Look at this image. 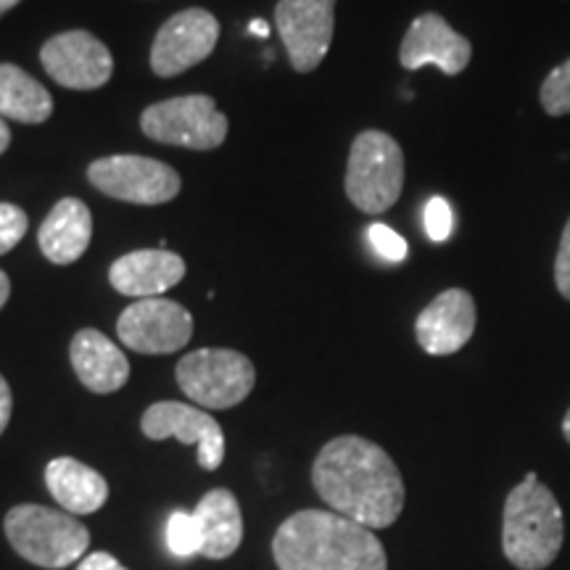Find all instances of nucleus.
<instances>
[{
  "label": "nucleus",
  "instance_id": "nucleus-1",
  "mask_svg": "<svg viewBox=\"0 0 570 570\" xmlns=\"http://www.w3.org/2000/svg\"><path fill=\"white\" fill-rule=\"evenodd\" d=\"M312 483L333 512L365 529H389L404 510V481L383 446L362 436H338L320 449Z\"/></svg>",
  "mask_w": 570,
  "mask_h": 570
},
{
  "label": "nucleus",
  "instance_id": "nucleus-2",
  "mask_svg": "<svg viewBox=\"0 0 570 570\" xmlns=\"http://www.w3.org/2000/svg\"><path fill=\"white\" fill-rule=\"evenodd\" d=\"M281 570H389L381 539L333 510H302L273 539Z\"/></svg>",
  "mask_w": 570,
  "mask_h": 570
},
{
  "label": "nucleus",
  "instance_id": "nucleus-3",
  "mask_svg": "<svg viewBox=\"0 0 570 570\" xmlns=\"http://www.w3.org/2000/svg\"><path fill=\"white\" fill-rule=\"evenodd\" d=\"M566 541L560 502L537 473H529L504 499L502 552L518 570L550 568Z\"/></svg>",
  "mask_w": 570,
  "mask_h": 570
},
{
  "label": "nucleus",
  "instance_id": "nucleus-4",
  "mask_svg": "<svg viewBox=\"0 0 570 570\" xmlns=\"http://www.w3.org/2000/svg\"><path fill=\"white\" fill-rule=\"evenodd\" d=\"M6 537L17 554L48 570L75 566L90 544V531L80 520L42 504H17L9 510Z\"/></svg>",
  "mask_w": 570,
  "mask_h": 570
},
{
  "label": "nucleus",
  "instance_id": "nucleus-5",
  "mask_svg": "<svg viewBox=\"0 0 570 570\" xmlns=\"http://www.w3.org/2000/svg\"><path fill=\"white\" fill-rule=\"evenodd\" d=\"M404 188V154L389 132L365 130L352 142L346 164V196L365 214H383Z\"/></svg>",
  "mask_w": 570,
  "mask_h": 570
},
{
  "label": "nucleus",
  "instance_id": "nucleus-6",
  "mask_svg": "<svg viewBox=\"0 0 570 570\" xmlns=\"http://www.w3.org/2000/svg\"><path fill=\"white\" fill-rule=\"evenodd\" d=\"M256 370L233 348H198L177 362V386L202 410H230L254 391Z\"/></svg>",
  "mask_w": 570,
  "mask_h": 570
},
{
  "label": "nucleus",
  "instance_id": "nucleus-7",
  "mask_svg": "<svg viewBox=\"0 0 570 570\" xmlns=\"http://www.w3.org/2000/svg\"><path fill=\"white\" fill-rule=\"evenodd\" d=\"M140 130L164 146L212 151L225 142L230 122L212 96H180L148 106L140 117Z\"/></svg>",
  "mask_w": 570,
  "mask_h": 570
},
{
  "label": "nucleus",
  "instance_id": "nucleus-8",
  "mask_svg": "<svg viewBox=\"0 0 570 570\" xmlns=\"http://www.w3.org/2000/svg\"><path fill=\"white\" fill-rule=\"evenodd\" d=\"M88 180L104 196L140 206L173 202L183 188L180 175L169 164L132 154L96 159L88 167Z\"/></svg>",
  "mask_w": 570,
  "mask_h": 570
},
{
  "label": "nucleus",
  "instance_id": "nucleus-9",
  "mask_svg": "<svg viewBox=\"0 0 570 570\" xmlns=\"http://www.w3.org/2000/svg\"><path fill=\"white\" fill-rule=\"evenodd\" d=\"M119 341L138 354H175L194 336V317L169 298H138L117 320Z\"/></svg>",
  "mask_w": 570,
  "mask_h": 570
},
{
  "label": "nucleus",
  "instance_id": "nucleus-10",
  "mask_svg": "<svg viewBox=\"0 0 570 570\" xmlns=\"http://www.w3.org/2000/svg\"><path fill=\"white\" fill-rule=\"evenodd\" d=\"M336 0H281L275 9V27L281 35L291 67L315 71L331 51L336 27Z\"/></svg>",
  "mask_w": 570,
  "mask_h": 570
},
{
  "label": "nucleus",
  "instance_id": "nucleus-11",
  "mask_svg": "<svg viewBox=\"0 0 570 570\" xmlns=\"http://www.w3.org/2000/svg\"><path fill=\"white\" fill-rule=\"evenodd\" d=\"M219 21L206 9L175 13L156 32L151 48V69L156 77H177L206 61L217 48Z\"/></svg>",
  "mask_w": 570,
  "mask_h": 570
},
{
  "label": "nucleus",
  "instance_id": "nucleus-12",
  "mask_svg": "<svg viewBox=\"0 0 570 570\" xmlns=\"http://www.w3.org/2000/svg\"><path fill=\"white\" fill-rule=\"evenodd\" d=\"M40 63L48 77L69 90H98L114 75L109 48L85 30H69L46 40L40 48Z\"/></svg>",
  "mask_w": 570,
  "mask_h": 570
},
{
  "label": "nucleus",
  "instance_id": "nucleus-13",
  "mask_svg": "<svg viewBox=\"0 0 570 570\" xmlns=\"http://www.w3.org/2000/svg\"><path fill=\"white\" fill-rule=\"evenodd\" d=\"M142 433L151 441L177 439L180 444L198 446V465L217 470L225 462V433L217 420L202 407L183 402H159L142 412Z\"/></svg>",
  "mask_w": 570,
  "mask_h": 570
},
{
  "label": "nucleus",
  "instance_id": "nucleus-14",
  "mask_svg": "<svg viewBox=\"0 0 570 570\" xmlns=\"http://www.w3.org/2000/svg\"><path fill=\"white\" fill-rule=\"evenodd\" d=\"M473 46L465 35L449 27V21L439 13H423L410 24L399 48V63L404 69L415 71L428 63L439 67L446 77H458L468 69Z\"/></svg>",
  "mask_w": 570,
  "mask_h": 570
},
{
  "label": "nucleus",
  "instance_id": "nucleus-15",
  "mask_svg": "<svg viewBox=\"0 0 570 570\" xmlns=\"http://www.w3.org/2000/svg\"><path fill=\"white\" fill-rule=\"evenodd\" d=\"M475 323V298L462 288H449L420 312L415 323L417 344L431 356H449L473 338Z\"/></svg>",
  "mask_w": 570,
  "mask_h": 570
},
{
  "label": "nucleus",
  "instance_id": "nucleus-16",
  "mask_svg": "<svg viewBox=\"0 0 570 570\" xmlns=\"http://www.w3.org/2000/svg\"><path fill=\"white\" fill-rule=\"evenodd\" d=\"M185 262L180 254L167 248H142L119 256L109 269L114 291L132 298H156L183 283Z\"/></svg>",
  "mask_w": 570,
  "mask_h": 570
},
{
  "label": "nucleus",
  "instance_id": "nucleus-17",
  "mask_svg": "<svg viewBox=\"0 0 570 570\" xmlns=\"http://www.w3.org/2000/svg\"><path fill=\"white\" fill-rule=\"evenodd\" d=\"M69 360L82 386L90 389L92 394H114L130 377L127 356L119 352V346L109 336H104L101 331H92V327L77 331L69 346Z\"/></svg>",
  "mask_w": 570,
  "mask_h": 570
},
{
  "label": "nucleus",
  "instance_id": "nucleus-18",
  "mask_svg": "<svg viewBox=\"0 0 570 570\" xmlns=\"http://www.w3.org/2000/svg\"><path fill=\"white\" fill-rule=\"evenodd\" d=\"M92 238V214L80 198H61L46 223L40 225L38 244L48 262L67 267L88 252Z\"/></svg>",
  "mask_w": 570,
  "mask_h": 570
},
{
  "label": "nucleus",
  "instance_id": "nucleus-19",
  "mask_svg": "<svg viewBox=\"0 0 570 570\" xmlns=\"http://www.w3.org/2000/svg\"><path fill=\"white\" fill-rule=\"evenodd\" d=\"M48 491L69 515H92L109 499V483L98 470L75 458H56L46 468Z\"/></svg>",
  "mask_w": 570,
  "mask_h": 570
},
{
  "label": "nucleus",
  "instance_id": "nucleus-20",
  "mask_svg": "<svg viewBox=\"0 0 570 570\" xmlns=\"http://www.w3.org/2000/svg\"><path fill=\"white\" fill-rule=\"evenodd\" d=\"M194 518L202 531V554L209 560H227L238 552L244 541V518H240V504L233 491L212 489L196 504Z\"/></svg>",
  "mask_w": 570,
  "mask_h": 570
},
{
  "label": "nucleus",
  "instance_id": "nucleus-21",
  "mask_svg": "<svg viewBox=\"0 0 570 570\" xmlns=\"http://www.w3.org/2000/svg\"><path fill=\"white\" fill-rule=\"evenodd\" d=\"M51 114V92L17 63H0V117L21 125H42Z\"/></svg>",
  "mask_w": 570,
  "mask_h": 570
},
{
  "label": "nucleus",
  "instance_id": "nucleus-22",
  "mask_svg": "<svg viewBox=\"0 0 570 570\" xmlns=\"http://www.w3.org/2000/svg\"><path fill=\"white\" fill-rule=\"evenodd\" d=\"M202 531H198V523L194 512L175 510L167 520V547L175 558H194V554H202Z\"/></svg>",
  "mask_w": 570,
  "mask_h": 570
},
{
  "label": "nucleus",
  "instance_id": "nucleus-23",
  "mask_svg": "<svg viewBox=\"0 0 570 570\" xmlns=\"http://www.w3.org/2000/svg\"><path fill=\"white\" fill-rule=\"evenodd\" d=\"M539 101H541V109L550 114V117H568L570 114V59L544 77V82H541V90H539Z\"/></svg>",
  "mask_w": 570,
  "mask_h": 570
},
{
  "label": "nucleus",
  "instance_id": "nucleus-24",
  "mask_svg": "<svg viewBox=\"0 0 570 570\" xmlns=\"http://www.w3.org/2000/svg\"><path fill=\"white\" fill-rule=\"evenodd\" d=\"M30 217L17 204H0V256L9 254L27 235Z\"/></svg>",
  "mask_w": 570,
  "mask_h": 570
},
{
  "label": "nucleus",
  "instance_id": "nucleus-25",
  "mask_svg": "<svg viewBox=\"0 0 570 570\" xmlns=\"http://www.w3.org/2000/svg\"><path fill=\"white\" fill-rule=\"evenodd\" d=\"M367 238H370V244H373L375 254L381 256V259L394 262V265H396V262L407 259V240H404L396 230H391L389 225H383V223L370 225Z\"/></svg>",
  "mask_w": 570,
  "mask_h": 570
},
{
  "label": "nucleus",
  "instance_id": "nucleus-26",
  "mask_svg": "<svg viewBox=\"0 0 570 570\" xmlns=\"http://www.w3.org/2000/svg\"><path fill=\"white\" fill-rule=\"evenodd\" d=\"M425 233L433 244H444V240L454 230V214L452 206H449L444 198H431L425 206Z\"/></svg>",
  "mask_w": 570,
  "mask_h": 570
},
{
  "label": "nucleus",
  "instance_id": "nucleus-27",
  "mask_svg": "<svg viewBox=\"0 0 570 570\" xmlns=\"http://www.w3.org/2000/svg\"><path fill=\"white\" fill-rule=\"evenodd\" d=\"M554 285H558L560 296L570 302V219L568 225L562 227V238L558 256H554Z\"/></svg>",
  "mask_w": 570,
  "mask_h": 570
},
{
  "label": "nucleus",
  "instance_id": "nucleus-28",
  "mask_svg": "<svg viewBox=\"0 0 570 570\" xmlns=\"http://www.w3.org/2000/svg\"><path fill=\"white\" fill-rule=\"evenodd\" d=\"M77 570H127V568L109 552H92L85 560H80Z\"/></svg>",
  "mask_w": 570,
  "mask_h": 570
},
{
  "label": "nucleus",
  "instance_id": "nucleus-29",
  "mask_svg": "<svg viewBox=\"0 0 570 570\" xmlns=\"http://www.w3.org/2000/svg\"><path fill=\"white\" fill-rule=\"evenodd\" d=\"M11 412H13V396H11V386L6 383V377L0 375V436L11 423Z\"/></svg>",
  "mask_w": 570,
  "mask_h": 570
},
{
  "label": "nucleus",
  "instance_id": "nucleus-30",
  "mask_svg": "<svg viewBox=\"0 0 570 570\" xmlns=\"http://www.w3.org/2000/svg\"><path fill=\"white\" fill-rule=\"evenodd\" d=\"M9 296H11V281H9V275L0 269V309H3L6 302H9Z\"/></svg>",
  "mask_w": 570,
  "mask_h": 570
},
{
  "label": "nucleus",
  "instance_id": "nucleus-31",
  "mask_svg": "<svg viewBox=\"0 0 570 570\" xmlns=\"http://www.w3.org/2000/svg\"><path fill=\"white\" fill-rule=\"evenodd\" d=\"M9 146H11V130L9 125H6V119L0 117V154L9 151Z\"/></svg>",
  "mask_w": 570,
  "mask_h": 570
},
{
  "label": "nucleus",
  "instance_id": "nucleus-32",
  "mask_svg": "<svg viewBox=\"0 0 570 570\" xmlns=\"http://www.w3.org/2000/svg\"><path fill=\"white\" fill-rule=\"evenodd\" d=\"M248 30H252V35H256V38H267L269 24H267V21H262V19H254L252 24H248Z\"/></svg>",
  "mask_w": 570,
  "mask_h": 570
},
{
  "label": "nucleus",
  "instance_id": "nucleus-33",
  "mask_svg": "<svg viewBox=\"0 0 570 570\" xmlns=\"http://www.w3.org/2000/svg\"><path fill=\"white\" fill-rule=\"evenodd\" d=\"M21 0H0V17H3V13H9L13 6H19Z\"/></svg>",
  "mask_w": 570,
  "mask_h": 570
},
{
  "label": "nucleus",
  "instance_id": "nucleus-34",
  "mask_svg": "<svg viewBox=\"0 0 570 570\" xmlns=\"http://www.w3.org/2000/svg\"><path fill=\"white\" fill-rule=\"evenodd\" d=\"M562 433H566V439H568V444H570V410H568L566 420H562Z\"/></svg>",
  "mask_w": 570,
  "mask_h": 570
}]
</instances>
